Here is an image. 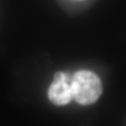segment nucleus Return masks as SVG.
<instances>
[{
	"label": "nucleus",
	"mask_w": 126,
	"mask_h": 126,
	"mask_svg": "<svg viewBox=\"0 0 126 126\" xmlns=\"http://www.w3.org/2000/svg\"><path fill=\"white\" fill-rule=\"evenodd\" d=\"M73 99L81 105H90L97 102L102 93L101 79L93 71H77L70 80Z\"/></svg>",
	"instance_id": "obj_1"
},
{
	"label": "nucleus",
	"mask_w": 126,
	"mask_h": 126,
	"mask_svg": "<svg viewBox=\"0 0 126 126\" xmlns=\"http://www.w3.org/2000/svg\"><path fill=\"white\" fill-rule=\"evenodd\" d=\"M47 96L51 102L56 106L68 104L73 99L70 82L54 79L48 89Z\"/></svg>",
	"instance_id": "obj_2"
}]
</instances>
